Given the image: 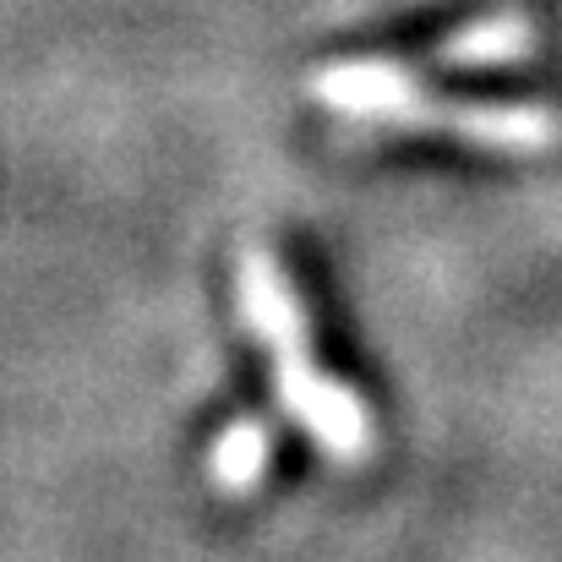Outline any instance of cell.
Listing matches in <instances>:
<instances>
[{
  "label": "cell",
  "mask_w": 562,
  "mask_h": 562,
  "mask_svg": "<svg viewBox=\"0 0 562 562\" xmlns=\"http://www.w3.org/2000/svg\"><path fill=\"white\" fill-rule=\"evenodd\" d=\"M547 49H562V27L552 33L536 16H481L431 44V55L448 66H503V60H536Z\"/></svg>",
  "instance_id": "3957f363"
},
{
  "label": "cell",
  "mask_w": 562,
  "mask_h": 562,
  "mask_svg": "<svg viewBox=\"0 0 562 562\" xmlns=\"http://www.w3.org/2000/svg\"><path fill=\"white\" fill-rule=\"evenodd\" d=\"M312 93L345 126H367V132L442 137V143H464L481 154H547L558 143L552 110L514 104V99H459L415 77L404 60H382V55L323 66L312 77Z\"/></svg>",
  "instance_id": "6da1fadb"
},
{
  "label": "cell",
  "mask_w": 562,
  "mask_h": 562,
  "mask_svg": "<svg viewBox=\"0 0 562 562\" xmlns=\"http://www.w3.org/2000/svg\"><path fill=\"white\" fill-rule=\"evenodd\" d=\"M235 301H240V317L246 328L257 334L262 356H268V372H273V393L284 404V415L339 464H367L376 448V420L367 409V398L339 382L334 372H323L317 350H312V323H306V306L279 262L273 246L251 240L240 251V268H235Z\"/></svg>",
  "instance_id": "7a4b0ae2"
},
{
  "label": "cell",
  "mask_w": 562,
  "mask_h": 562,
  "mask_svg": "<svg viewBox=\"0 0 562 562\" xmlns=\"http://www.w3.org/2000/svg\"><path fill=\"white\" fill-rule=\"evenodd\" d=\"M268 459H273V431H268V420H235V426L207 448V481H213V492H224V497H246V492L262 481Z\"/></svg>",
  "instance_id": "277c9868"
}]
</instances>
